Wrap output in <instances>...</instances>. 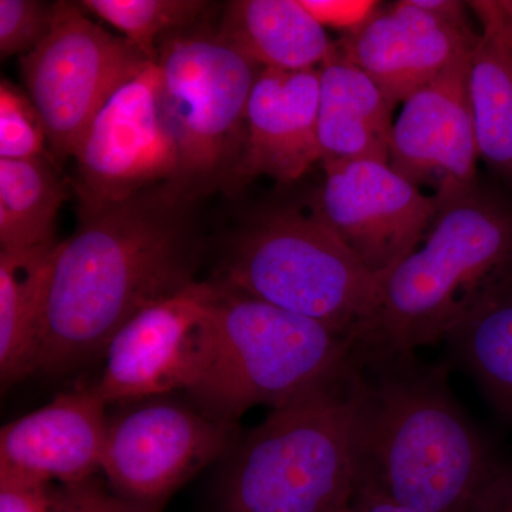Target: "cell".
<instances>
[{
  "label": "cell",
  "mask_w": 512,
  "mask_h": 512,
  "mask_svg": "<svg viewBox=\"0 0 512 512\" xmlns=\"http://www.w3.org/2000/svg\"><path fill=\"white\" fill-rule=\"evenodd\" d=\"M197 200L165 183L80 215L53 251L35 373L87 365L138 312L197 282Z\"/></svg>",
  "instance_id": "cell-1"
},
{
  "label": "cell",
  "mask_w": 512,
  "mask_h": 512,
  "mask_svg": "<svg viewBox=\"0 0 512 512\" xmlns=\"http://www.w3.org/2000/svg\"><path fill=\"white\" fill-rule=\"evenodd\" d=\"M356 360L365 377L357 483L417 512H476L501 463L451 392L447 370L414 355Z\"/></svg>",
  "instance_id": "cell-2"
},
{
  "label": "cell",
  "mask_w": 512,
  "mask_h": 512,
  "mask_svg": "<svg viewBox=\"0 0 512 512\" xmlns=\"http://www.w3.org/2000/svg\"><path fill=\"white\" fill-rule=\"evenodd\" d=\"M423 242L379 275L369 318L349 335L357 359L414 355L447 339L490 293L512 281V211L476 185L436 198Z\"/></svg>",
  "instance_id": "cell-3"
},
{
  "label": "cell",
  "mask_w": 512,
  "mask_h": 512,
  "mask_svg": "<svg viewBox=\"0 0 512 512\" xmlns=\"http://www.w3.org/2000/svg\"><path fill=\"white\" fill-rule=\"evenodd\" d=\"M363 370L352 355L328 379L272 409L235 440L224 512H338L356 490Z\"/></svg>",
  "instance_id": "cell-4"
},
{
  "label": "cell",
  "mask_w": 512,
  "mask_h": 512,
  "mask_svg": "<svg viewBox=\"0 0 512 512\" xmlns=\"http://www.w3.org/2000/svg\"><path fill=\"white\" fill-rule=\"evenodd\" d=\"M212 353L191 390L205 413L235 426L255 406L291 402L328 379L352 343L315 320L212 281Z\"/></svg>",
  "instance_id": "cell-5"
},
{
  "label": "cell",
  "mask_w": 512,
  "mask_h": 512,
  "mask_svg": "<svg viewBox=\"0 0 512 512\" xmlns=\"http://www.w3.org/2000/svg\"><path fill=\"white\" fill-rule=\"evenodd\" d=\"M218 281L349 338L375 309L379 275L313 208L279 207L241 229Z\"/></svg>",
  "instance_id": "cell-6"
},
{
  "label": "cell",
  "mask_w": 512,
  "mask_h": 512,
  "mask_svg": "<svg viewBox=\"0 0 512 512\" xmlns=\"http://www.w3.org/2000/svg\"><path fill=\"white\" fill-rule=\"evenodd\" d=\"M161 101L180 173L174 184L195 198L241 187L248 103L261 67L202 25L161 40Z\"/></svg>",
  "instance_id": "cell-7"
},
{
  "label": "cell",
  "mask_w": 512,
  "mask_h": 512,
  "mask_svg": "<svg viewBox=\"0 0 512 512\" xmlns=\"http://www.w3.org/2000/svg\"><path fill=\"white\" fill-rule=\"evenodd\" d=\"M84 12L80 5L56 2L50 32L20 57L26 90L42 114L47 144L59 161L74 156L104 104L151 63Z\"/></svg>",
  "instance_id": "cell-8"
},
{
  "label": "cell",
  "mask_w": 512,
  "mask_h": 512,
  "mask_svg": "<svg viewBox=\"0 0 512 512\" xmlns=\"http://www.w3.org/2000/svg\"><path fill=\"white\" fill-rule=\"evenodd\" d=\"M73 158L80 215L177 181L180 157L165 120L156 63L148 64L110 97Z\"/></svg>",
  "instance_id": "cell-9"
},
{
  "label": "cell",
  "mask_w": 512,
  "mask_h": 512,
  "mask_svg": "<svg viewBox=\"0 0 512 512\" xmlns=\"http://www.w3.org/2000/svg\"><path fill=\"white\" fill-rule=\"evenodd\" d=\"M234 443V426L200 407L151 399L109 417L100 473L121 498L157 512Z\"/></svg>",
  "instance_id": "cell-10"
},
{
  "label": "cell",
  "mask_w": 512,
  "mask_h": 512,
  "mask_svg": "<svg viewBox=\"0 0 512 512\" xmlns=\"http://www.w3.org/2000/svg\"><path fill=\"white\" fill-rule=\"evenodd\" d=\"M212 282L148 306L110 340L94 390L107 404L140 402L185 390L207 370L212 353Z\"/></svg>",
  "instance_id": "cell-11"
},
{
  "label": "cell",
  "mask_w": 512,
  "mask_h": 512,
  "mask_svg": "<svg viewBox=\"0 0 512 512\" xmlns=\"http://www.w3.org/2000/svg\"><path fill=\"white\" fill-rule=\"evenodd\" d=\"M325 180L312 202L323 222L376 275L419 247L437 200L376 160L323 161Z\"/></svg>",
  "instance_id": "cell-12"
},
{
  "label": "cell",
  "mask_w": 512,
  "mask_h": 512,
  "mask_svg": "<svg viewBox=\"0 0 512 512\" xmlns=\"http://www.w3.org/2000/svg\"><path fill=\"white\" fill-rule=\"evenodd\" d=\"M470 57L407 97L393 124L390 167L416 187L434 185L436 198L476 185L480 154L468 90Z\"/></svg>",
  "instance_id": "cell-13"
},
{
  "label": "cell",
  "mask_w": 512,
  "mask_h": 512,
  "mask_svg": "<svg viewBox=\"0 0 512 512\" xmlns=\"http://www.w3.org/2000/svg\"><path fill=\"white\" fill-rule=\"evenodd\" d=\"M478 37L470 22L402 0L380 8L359 32L336 46L397 104L470 57Z\"/></svg>",
  "instance_id": "cell-14"
},
{
  "label": "cell",
  "mask_w": 512,
  "mask_h": 512,
  "mask_svg": "<svg viewBox=\"0 0 512 512\" xmlns=\"http://www.w3.org/2000/svg\"><path fill=\"white\" fill-rule=\"evenodd\" d=\"M109 406L94 387L63 394L0 431V473L70 484L100 473Z\"/></svg>",
  "instance_id": "cell-15"
},
{
  "label": "cell",
  "mask_w": 512,
  "mask_h": 512,
  "mask_svg": "<svg viewBox=\"0 0 512 512\" xmlns=\"http://www.w3.org/2000/svg\"><path fill=\"white\" fill-rule=\"evenodd\" d=\"M318 69H262L248 103L241 187L256 177L289 184L322 161L318 136Z\"/></svg>",
  "instance_id": "cell-16"
},
{
  "label": "cell",
  "mask_w": 512,
  "mask_h": 512,
  "mask_svg": "<svg viewBox=\"0 0 512 512\" xmlns=\"http://www.w3.org/2000/svg\"><path fill=\"white\" fill-rule=\"evenodd\" d=\"M397 104L333 45L319 67L318 136L323 161L389 163Z\"/></svg>",
  "instance_id": "cell-17"
},
{
  "label": "cell",
  "mask_w": 512,
  "mask_h": 512,
  "mask_svg": "<svg viewBox=\"0 0 512 512\" xmlns=\"http://www.w3.org/2000/svg\"><path fill=\"white\" fill-rule=\"evenodd\" d=\"M221 39L261 69H318L335 43L301 0H235L222 15Z\"/></svg>",
  "instance_id": "cell-18"
},
{
  "label": "cell",
  "mask_w": 512,
  "mask_h": 512,
  "mask_svg": "<svg viewBox=\"0 0 512 512\" xmlns=\"http://www.w3.org/2000/svg\"><path fill=\"white\" fill-rule=\"evenodd\" d=\"M483 25L468 90L478 154L512 180V2H470Z\"/></svg>",
  "instance_id": "cell-19"
},
{
  "label": "cell",
  "mask_w": 512,
  "mask_h": 512,
  "mask_svg": "<svg viewBox=\"0 0 512 512\" xmlns=\"http://www.w3.org/2000/svg\"><path fill=\"white\" fill-rule=\"evenodd\" d=\"M56 242L0 252V377L3 387L36 372L47 279Z\"/></svg>",
  "instance_id": "cell-20"
},
{
  "label": "cell",
  "mask_w": 512,
  "mask_h": 512,
  "mask_svg": "<svg viewBox=\"0 0 512 512\" xmlns=\"http://www.w3.org/2000/svg\"><path fill=\"white\" fill-rule=\"evenodd\" d=\"M446 340L487 402L512 424V281L490 293Z\"/></svg>",
  "instance_id": "cell-21"
},
{
  "label": "cell",
  "mask_w": 512,
  "mask_h": 512,
  "mask_svg": "<svg viewBox=\"0 0 512 512\" xmlns=\"http://www.w3.org/2000/svg\"><path fill=\"white\" fill-rule=\"evenodd\" d=\"M67 187L49 157L0 158V245L29 249L53 244Z\"/></svg>",
  "instance_id": "cell-22"
},
{
  "label": "cell",
  "mask_w": 512,
  "mask_h": 512,
  "mask_svg": "<svg viewBox=\"0 0 512 512\" xmlns=\"http://www.w3.org/2000/svg\"><path fill=\"white\" fill-rule=\"evenodd\" d=\"M80 6L119 30L148 62L156 63L161 40L201 25L210 3L200 0H83Z\"/></svg>",
  "instance_id": "cell-23"
},
{
  "label": "cell",
  "mask_w": 512,
  "mask_h": 512,
  "mask_svg": "<svg viewBox=\"0 0 512 512\" xmlns=\"http://www.w3.org/2000/svg\"><path fill=\"white\" fill-rule=\"evenodd\" d=\"M47 131L28 93L3 79L0 84V158L30 160L45 156Z\"/></svg>",
  "instance_id": "cell-24"
},
{
  "label": "cell",
  "mask_w": 512,
  "mask_h": 512,
  "mask_svg": "<svg viewBox=\"0 0 512 512\" xmlns=\"http://www.w3.org/2000/svg\"><path fill=\"white\" fill-rule=\"evenodd\" d=\"M56 3L0 0V56H25L36 49L52 28Z\"/></svg>",
  "instance_id": "cell-25"
},
{
  "label": "cell",
  "mask_w": 512,
  "mask_h": 512,
  "mask_svg": "<svg viewBox=\"0 0 512 512\" xmlns=\"http://www.w3.org/2000/svg\"><path fill=\"white\" fill-rule=\"evenodd\" d=\"M53 512H151L124 500L92 476L77 483L57 484L53 488Z\"/></svg>",
  "instance_id": "cell-26"
},
{
  "label": "cell",
  "mask_w": 512,
  "mask_h": 512,
  "mask_svg": "<svg viewBox=\"0 0 512 512\" xmlns=\"http://www.w3.org/2000/svg\"><path fill=\"white\" fill-rule=\"evenodd\" d=\"M313 18L325 29L355 35L382 8L370 0H301Z\"/></svg>",
  "instance_id": "cell-27"
},
{
  "label": "cell",
  "mask_w": 512,
  "mask_h": 512,
  "mask_svg": "<svg viewBox=\"0 0 512 512\" xmlns=\"http://www.w3.org/2000/svg\"><path fill=\"white\" fill-rule=\"evenodd\" d=\"M55 485L0 473V512H53Z\"/></svg>",
  "instance_id": "cell-28"
},
{
  "label": "cell",
  "mask_w": 512,
  "mask_h": 512,
  "mask_svg": "<svg viewBox=\"0 0 512 512\" xmlns=\"http://www.w3.org/2000/svg\"><path fill=\"white\" fill-rule=\"evenodd\" d=\"M476 512H512V463H501L495 471Z\"/></svg>",
  "instance_id": "cell-29"
},
{
  "label": "cell",
  "mask_w": 512,
  "mask_h": 512,
  "mask_svg": "<svg viewBox=\"0 0 512 512\" xmlns=\"http://www.w3.org/2000/svg\"><path fill=\"white\" fill-rule=\"evenodd\" d=\"M338 512H417L369 484L357 483L349 503Z\"/></svg>",
  "instance_id": "cell-30"
}]
</instances>
